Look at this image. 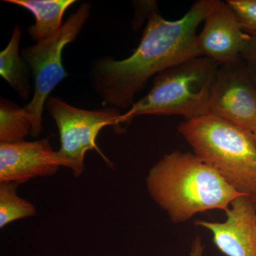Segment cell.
<instances>
[{
  "instance_id": "5bb4252c",
  "label": "cell",
  "mask_w": 256,
  "mask_h": 256,
  "mask_svg": "<svg viewBox=\"0 0 256 256\" xmlns=\"http://www.w3.org/2000/svg\"><path fill=\"white\" fill-rule=\"evenodd\" d=\"M16 182L0 183V228L23 218L36 215V207L18 195Z\"/></svg>"
},
{
  "instance_id": "52a82bcc",
  "label": "cell",
  "mask_w": 256,
  "mask_h": 256,
  "mask_svg": "<svg viewBox=\"0 0 256 256\" xmlns=\"http://www.w3.org/2000/svg\"><path fill=\"white\" fill-rule=\"evenodd\" d=\"M208 111L252 134L256 132V85L242 58L218 67Z\"/></svg>"
},
{
  "instance_id": "9a60e30c",
  "label": "cell",
  "mask_w": 256,
  "mask_h": 256,
  "mask_svg": "<svg viewBox=\"0 0 256 256\" xmlns=\"http://www.w3.org/2000/svg\"><path fill=\"white\" fill-rule=\"evenodd\" d=\"M247 33L256 32V0L226 1Z\"/></svg>"
},
{
  "instance_id": "e0dca14e",
  "label": "cell",
  "mask_w": 256,
  "mask_h": 256,
  "mask_svg": "<svg viewBox=\"0 0 256 256\" xmlns=\"http://www.w3.org/2000/svg\"><path fill=\"white\" fill-rule=\"evenodd\" d=\"M254 137H255V139H256V131L255 132H254Z\"/></svg>"
},
{
  "instance_id": "277c9868",
  "label": "cell",
  "mask_w": 256,
  "mask_h": 256,
  "mask_svg": "<svg viewBox=\"0 0 256 256\" xmlns=\"http://www.w3.org/2000/svg\"><path fill=\"white\" fill-rule=\"evenodd\" d=\"M220 66L200 56L158 74L150 92L121 114L118 124L120 126L144 114H180L188 120L210 114V92Z\"/></svg>"
},
{
  "instance_id": "7c38bea8",
  "label": "cell",
  "mask_w": 256,
  "mask_h": 256,
  "mask_svg": "<svg viewBox=\"0 0 256 256\" xmlns=\"http://www.w3.org/2000/svg\"><path fill=\"white\" fill-rule=\"evenodd\" d=\"M21 28L15 26L8 46L0 53V75L16 92L22 100H28L31 87L30 66L20 54Z\"/></svg>"
},
{
  "instance_id": "2e32d148",
  "label": "cell",
  "mask_w": 256,
  "mask_h": 256,
  "mask_svg": "<svg viewBox=\"0 0 256 256\" xmlns=\"http://www.w3.org/2000/svg\"><path fill=\"white\" fill-rule=\"evenodd\" d=\"M249 36L240 55L249 75L256 85V32L248 33Z\"/></svg>"
},
{
  "instance_id": "5b68a950",
  "label": "cell",
  "mask_w": 256,
  "mask_h": 256,
  "mask_svg": "<svg viewBox=\"0 0 256 256\" xmlns=\"http://www.w3.org/2000/svg\"><path fill=\"white\" fill-rule=\"evenodd\" d=\"M90 10L89 3H82L56 33L22 50V56L31 69L34 80L33 98L24 106L31 121L30 134L33 138H38L43 129L44 108L50 92L68 76L62 63L64 48L80 34Z\"/></svg>"
},
{
  "instance_id": "ba28073f",
  "label": "cell",
  "mask_w": 256,
  "mask_h": 256,
  "mask_svg": "<svg viewBox=\"0 0 256 256\" xmlns=\"http://www.w3.org/2000/svg\"><path fill=\"white\" fill-rule=\"evenodd\" d=\"M65 164L50 139L0 143V183L22 184L31 178L55 174Z\"/></svg>"
},
{
  "instance_id": "4fadbf2b",
  "label": "cell",
  "mask_w": 256,
  "mask_h": 256,
  "mask_svg": "<svg viewBox=\"0 0 256 256\" xmlns=\"http://www.w3.org/2000/svg\"><path fill=\"white\" fill-rule=\"evenodd\" d=\"M30 116L24 107L4 98L0 100V143L24 140L31 133Z\"/></svg>"
},
{
  "instance_id": "3957f363",
  "label": "cell",
  "mask_w": 256,
  "mask_h": 256,
  "mask_svg": "<svg viewBox=\"0 0 256 256\" xmlns=\"http://www.w3.org/2000/svg\"><path fill=\"white\" fill-rule=\"evenodd\" d=\"M178 131L198 159L256 202V140L252 132L212 114L185 120Z\"/></svg>"
},
{
  "instance_id": "7a4b0ae2",
  "label": "cell",
  "mask_w": 256,
  "mask_h": 256,
  "mask_svg": "<svg viewBox=\"0 0 256 256\" xmlns=\"http://www.w3.org/2000/svg\"><path fill=\"white\" fill-rule=\"evenodd\" d=\"M146 184L152 198L175 224L207 210L226 212L236 198L245 195L194 153L181 151L159 160L150 170Z\"/></svg>"
},
{
  "instance_id": "30bf717a",
  "label": "cell",
  "mask_w": 256,
  "mask_h": 256,
  "mask_svg": "<svg viewBox=\"0 0 256 256\" xmlns=\"http://www.w3.org/2000/svg\"><path fill=\"white\" fill-rule=\"evenodd\" d=\"M224 222L197 220L195 224L212 232L214 242L227 256H256V202L236 198L226 212Z\"/></svg>"
},
{
  "instance_id": "9c48e42d",
  "label": "cell",
  "mask_w": 256,
  "mask_h": 256,
  "mask_svg": "<svg viewBox=\"0 0 256 256\" xmlns=\"http://www.w3.org/2000/svg\"><path fill=\"white\" fill-rule=\"evenodd\" d=\"M248 36L226 2L216 0L196 36L198 54L220 65L234 63L240 60Z\"/></svg>"
},
{
  "instance_id": "8fae6325",
  "label": "cell",
  "mask_w": 256,
  "mask_h": 256,
  "mask_svg": "<svg viewBox=\"0 0 256 256\" xmlns=\"http://www.w3.org/2000/svg\"><path fill=\"white\" fill-rule=\"evenodd\" d=\"M6 2L22 6L32 12L36 18L34 24L28 28L32 40L36 43L44 41L63 26L64 13L76 2L75 0H4Z\"/></svg>"
},
{
  "instance_id": "6da1fadb",
  "label": "cell",
  "mask_w": 256,
  "mask_h": 256,
  "mask_svg": "<svg viewBox=\"0 0 256 256\" xmlns=\"http://www.w3.org/2000/svg\"><path fill=\"white\" fill-rule=\"evenodd\" d=\"M216 0H200L182 18L171 21L158 12L156 2H148L146 30L132 55L122 60L102 57L94 60L90 85L106 107L129 110L134 97L151 77L180 63L200 57L196 30Z\"/></svg>"
},
{
  "instance_id": "8992f818",
  "label": "cell",
  "mask_w": 256,
  "mask_h": 256,
  "mask_svg": "<svg viewBox=\"0 0 256 256\" xmlns=\"http://www.w3.org/2000/svg\"><path fill=\"white\" fill-rule=\"evenodd\" d=\"M46 110L54 120L60 132V148L58 154L65 168H69L75 178L85 170L86 153L96 150L108 164L112 165L97 146L99 132L106 126H112L116 132L122 130L118 124L120 110L106 107L89 110L69 105L56 97H50L45 105Z\"/></svg>"
}]
</instances>
